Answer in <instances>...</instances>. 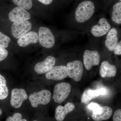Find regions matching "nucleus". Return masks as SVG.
Returning <instances> with one entry per match:
<instances>
[{
    "mask_svg": "<svg viewBox=\"0 0 121 121\" xmlns=\"http://www.w3.org/2000/svg\"><path fill=\"white\" fill-rule=\"evenodd\" d=\"M96 9V4L94 0H82L77 4L74 12L76 22L83 23L93 17Z\"/></svg>",
    "mask_w": 121,
    "mask_h": 121,
    "instance_id": "1",
    "label": "nucleus"
},
{
    "mask_svg": "<svg viewBox=\"0 0 121 121\" xmlns=\"http://www.w3.org/2000/svg\"><path fill=\"white\" fill-rule=\"evenodd\" d=\"M71 87L68 83H58L54 87L52 99L56 103L60 104L69 96L71 91Z\"/></svg>",
    "mask_w": 121,
    "mask_h": 121,
    "instance_id": "2",
    "label": "nucleus"
},
{
    "mask_svg": "<svg viewBox=\"0 0 121 121\" xmlns=\"http://www.w3.org/2000/svg\"><path fill=\"white\" fill-rule=\"evenodd\" d=\"M51 93L50 91L43 90L30 95L29 100L33 107L36 108L39 105L48 104L51 101Z\"/></svg>",
    "mask_w": 121,
    "mask_h": 121,
    "instance_id": "3",
    "label": "nucleus"
},
{
    "mask_svg": "<svg viewBox=\"0 0 121 121\" xmlns=\"http://www.w3.org/2000/svg\"><path fill=\"white\" fill-rule=\"evenodd\" d=\"M68 76L76 82L82 79L83 74V65L79 60L69 62L67 64Z\"/></svg>",
    "mask_w": 121,
    "mask_h": 121,
    "instance_id": "4",
    "label": "nucleus"
},
{
    "mask_svg": "<svg viewBox=\"0 0 121 121\" xmlns=\"http://www.w3.org/2000/svg\"><path fill=\"white\" fill-rule=\"evenodd\" d=\"M38 39L41 46L46 48H51L55 43V37L52 32L47 27H41L39 28Z\"/></svg>",
    "mask_w": 121,
    "mask_h": 121,
    "instance_id": "5",
    "label": "nucleus"
},
{
    "mask_svg": "<svg viewBox=\"0 0 121 121\" xmlns=\"http://www.w3.org/2000/svg\"><path fill=\"white\" fill-rule=\"evenodd\" d=\"M32 23L28 21L14 22L11 27V33L14 38L19 39L32 28Z\"/></svg>",
    "mask_w": 121,
    "mask_h": 121,
    "instance_id": "6",
    "label": "nucleus"
},
{
    "mask_svg": "<svg viewBox=\"0 0 121 121\" xmlns=\"http://www.w3.org/2000/svg\"><path fill=\"white\" fill-rule=\"evenodd\" d=\"M83 60L86 69L90 70L93 66H97L99 64L100 55L97 51L86 50L83 54Z\"/></svg>",
    "mask_w": 121,
    "mask_h": 121,
    "instance_id": "7",
    "label": "nucleus"
},
{
    "mask_svg": "<svg viewBox=\"0 0 121 121\" xmlns=\"http://www.w3.org/2000/svg\"><path fill=\"white\" fill-rule=\"evenodd\" d=\"M111 29V26L106 19L102 17L99 19L98 23L91 29V34L95 37H102L107 34Z\"/></svg>",
    "mask_w": 121,
    "mask_h": 121,
    "instance_id": "8",
    "label": "nucleus"
},
{
    "mask_svg": "<svg viewBox=\"0 0 121 121\" xmlns=\"http://www.w3.org/2000/svg\"><path fill=\"white\" fill-rule=\"evenodd\" d=\"M28 98L26 91L23 89H13L11 92V104L13 107L18 108Z\"/></svg>",
    "mask_w": 121,
    "mask_h": 121,
    "instance_id": "9",
    "label": "nucleus"
},
{
    "mask_svg": "<svg viewBox=\"0 0 121 121\" xmlns=\"http://www.w3.org/2000/svg\"><path fill=\"white\" fill-rule=\"evenodd\" d=\"M31 17V15L26 9L19 7L13 8L9 14V20L13 22L28 21Z\"/></svg>",
    "mask_w": 121,
    "mask_h": 121,
    "instance_id": "10",
    "label": "nucleus"
},
{
    "mask_svg": "<svg viewBox=\"0 0 121 121\" xmlns=\"http://www.w3.org/2000/svg\"><path fill=\"white\" fill-rule=\"evenodd\" d=\"M67 76V67L64 65L54 66L45 75L46 78L48 80H61Z\"/></svg>",
    "mask_w": 121,
    "mask_h": 121,
    "instance_id": "11",
    "label": "nucleus"
},
{
    "mask_svg": "<svg viewBox=\"0 0 121 121\" xmlns=\"http://www.w3.org/2000/svg\"><path fill=\"white\" fill-rule=\"evenodd\" d=\"M56 60L54 56H48L43 62L37 63L35 67V71L39 74L45 73L51 70L55 64Z\"/></svg>",
    "mask_w": 121,
    "mask_h": 121,
    "instance_id": "12",
    "label": "nucleus"
},
{
    "mask_svg": "<svg viewBox=\"0 0 121 121\" xmlns=\"http://www.w3.org/2000/svg\"><path fill=\"white\" fill-rule=\"evenodd\" d=\"M75 106L72 103L68 102L64 106H58L55 110V118L57 121H63L69 113L74 110Z\"/></svg>",
    "mask_w": 121,
    "mask_h": 121,
    "instance_id": "13",
    "label": "nucleus"
},
{
    "mask_svg": "<svg viewBox=\"0 0 121 121\" xmlns=\"http://www.w3.org/2000/svg\"><path fill=\"white\" fill-rule=\"evenodd\" d=\"M118 42L117 31L116 28H112L107 33L105 45L109 51H113Z\"/></svg>",
    "mask_w": 121,
    "mask_h": 121,
    "instance_id": "14",
    "label": "nucleus"
},
{
    "mask_svg": "<svg viewBox=\"0 0 121 121\" xmlns=\"http://www.w3.org/2000/svg\"><path fill=\"white\" fill-rule=\"evenodd\" d=\"M106 93V90L104 88H101L95 90L87 89L83 94L81 102L84 104H87L92 99L97 97L99 95H105Z\"/></svg>",
    "mask_w": 121,
    "mask_h": 121,
    "instance_id": "15",
    "label": "nucleus"
},
{
    "mask_svg": "<svg viewBox=\"0 0 121 121\" xmlns=\"http://www.w3.org/2000/svg\"><path fill=\"white\" fill-rule=\"evenodd\" d=\"M38 40L37 33L32 31L26 33L19 39L17 43L20 47H25L31 44L37 43Z\"/></svg>",
    "mask_w": 121,
    "mask_h": 121,
    "instance_id": "16",
    "label": "nucleus"
},
{
    "mask_svg": "<svg viewBox=\"0 0 121 121\" xmlns=\"http://www.w3.org/2000/svg\"><path fill=\"white\" fill-rule=\"evenodd\" d=\"M99 72L102 78H111L114 77L117 74V68L115 65L105 60L101 63Z\"/></svg>",
    "mask_w": 121,
    "mask_h": 121,
    "instance_id": "17",
    "label": "nucleus"
},
{
    "mask_svg": "<svg viewBox=\"0 0 121 121\" xmlns=\"http://www.w3.org/2000/svg\"><path fill=\"white\" fill-rule=\"evenodd\" d=\"M112 114V108L108 106L101 107V111L99 113H93L92 118L95 121H102L108 120Z\"/></svg>",
    "mask_w": 121,
    "mask_h": 121,
    "instance_id": "18",
    "label": "nucleus"
},
{
    "mask_svg": "<svg viewBox=\"0 0 121 121\" xmlns=\"http://www.w3.org/2000/svg\"><path fill=\"white\" fill-rule=\"evenodd\" d=\"M111 18L113 22L116 24L121 23V2H116L113 5Z\"/></svg>",
    "mask_w": 121,
    "mask_h": 121,
    "instance_id": "19",
    "label": "nucleus"
},
{
    "mask_svg": "<svg viewBox=\"0 0 121 121\" xmlns=\"http://www.w3.org/2000/svg\"><path fill=\"white\" fill-rule=\"evenodd\" d=\"M9 95V90L7 82L4 77L0 74V99L7 98Z\"/></svg>",
    "mask_w": 121,
    "mask_h": 121,
    "instance_id": "20",
    "label": "nucleus"
},
{
    "mask_svg": "<svg viewBox=\"0 0 121 121\" xmlns=\"http://www.w3.org/2000/svg\"><path fill=\"white\" fill-rule=\"evenodd\" d=\"M18 7H22L25 9L29 10L32 7V0H12Z\"/></svg>",
    "mask_w": 121,
    "mask_h": 121,
    "instance_id": "21",
    "label": "nucleus"
},
{
    "mask_svg": "<svg viewBox=\"0 0 121 121\" xmlns=\"http://www.w3.org/2000/svg\"><path fill=\"white\" fill-rule=\"evenodd\" d=\"M11 39L6 35L0 31V46L6 48L8 47Z\"/></svg>",
    "mask_w": 121,
    "mask_h": 121,
    "instance_id": "22",
    "label": "nucleus"
},
{
    "mask_svg": "<svg viewBox=\"0 0 121 121\" xmlns=\"http://www.w3.org/2000/svg\"><path fill=\"white\" fill-rule=\"evenodd\" d=\"M22 116L19 113H15L12 117H9L5 121H27L25 119H22Z\"/></svg>",
    "mask_w": 121,
    "mask_h": 121,
    "instance_id": "23",
    "label": "nucleus"
},
{
    "mask_svg": "<svg viewBox=\"0 0 121 121\" xmlns=\"http://www.w3.org/2000/svg\"><path fill=\"white\" fill-rule=\"evenodd\" d=\"M88 108L93 111V113H99L101 112V107L98 104L91 103L88 106Z\"/></svg>",
    "mask_w": 121,
    "mask_h": 121,
    "instance_id": "24",
    "label": "nucleus"
},
{
    "mask_svg": "<svg viewBox=\"0 0 121 121\" xmlns=\"http://www.w3.org/2000/svg\"><path fill=\"white\" fill-rule=\"evenodd\" d=\"M8 55V50L0 46V62L6 58Z\"/></svg>",
    "mask_w": 121,
    "mask_h": 121,
    "instance_id": "25",
    "label": "nucleus"
},
{
    "mask_svg": "<svg viewBox=\"0 0 121 121\" xmlns=\"http://www.w3.org/2000/svg\"><path fill=\"white\" fill-rule=\"evenodd\" d=\"M113 121H121V110H117L115 112L113 117Z\"/></svg>",
    "mask_w": 121,
    "mask_h": 121,
    "instance_id": "26",
    "label": "nucleus"
},
{
    "mask_svg": "<svg viewBox=\"0 0 121 121\" xmlns=\"http://www.w3.org/2000/svg\"><path fill=\"white\" fill-rule=\"evenodd\" d=\"M114 54L116 55H121V41H119L114 50Z\"/></svg>",
    "mask_w": 121,
    "mask_h": 121,
    "instance_id": "27",
    "label": "nucleus"
},
{
    "mask_svg": "<svg viewBox=\"0 0 121 121\" xmlns=\"http://www.w3.org/2000/svg\"><path fill=\"white\" fill-rule=\"evenodd\" d=\"M40 2L46 5H49L52 4L53 0H37Z\"/></svg>",
    "mask_w": 121,
    "mask_h": 121,
    "instance_id": "28",
    "label": "nucleus"
},
{
    "mask_svg": "<svg viewBox=\"0 0 121 121\" xmlns=\"http://www.w3.org/2000/svg\"><path fill=\"white\" fill-rule=\"evenodd\" d=\"M2 114V111L1 109L0 108V116H1Z\"/></svg>",
    "mask_w": 121,
    "mask_h": 121,
    "instance_id": "29",
    "label": "nucleus"
},
{
    "mask_svg": "<svg viewBox=\"0 0 121 121\" xmlns=\"http://www.w3.org/2000/svg\"><path fill=\"white\" fill-rule=\"evenodd\" d=\"M119 1H120V2H121V0H118Z\"/></svg>",
    "mask_w": 121,
    "mask_h": 121,
    "instance_id": "30",
    "label": "nucleus"
},
{
    "mask_svg": "<svg viewBox=\"0 0 121 121\" xmlns=\"http://www.w3.org/2000/svg\"></svg>",
    "mask_w": 121,
    "mask_h": 121,
    "instance_id": "31",
    "label": "nucleus"
}]
</instances>
